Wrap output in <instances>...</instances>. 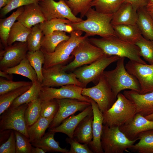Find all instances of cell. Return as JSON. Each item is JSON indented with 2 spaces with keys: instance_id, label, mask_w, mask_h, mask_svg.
<instances>
[{
  "instance_id": "cell-33",
  "label": "cell",
  "mask_w": 153,
  "mask_h": 153,
  "mask_svg": "<svg viewBox=\"0 0 153 153\" xmlns=\"http://www.w3.org/2000/svg\"><path fill=\"white\" fill-rule=\"evenodd\" d=\"M42 87L41 83L38 80L32 82L29 89L16 98L10 107H16L24 104H28L39 97Z\"/></svg>"
},
{
  "instance_id": "cell-46",
  "label": "cell",
  "mask_w": 153,
  "mask_h": 153,
  "mask_svg": "<svg viewBox=\"0 0 153 153\" xmlns=\"http://www.w3.org/2000/svg\"><path fill=\"white\" fill-rule=\"evenodd\" d=\"M67 143L70 145L71 147L68 153H93L88 145L82 144L74 138H66Z\"/></svg>"
},
{
  "instance_id": "cell-41",
  "label": "cell",
  "mask_w": 153,
  "mask_h": 153,
  "mask_svg": "<svg viewBox=\"0 0 153 153\" xmlns=\"http://www.w3.org/2000/svg\"><path fill=\"white\" fill-rule=\"evenodd\" d=\"M73 14L76 16L78 14L82 18L91 7L94 0H65Z\"/></svg>"
},
{
  "instance_id": "cell-21",
  "label": "cell",
  "mask_w": 153,
  "mask_h": 153,
  "mask_svg": "<svg viewBox=\"0 0 153 153\" xmlns=\"http://www.w3.org/2000/svg\"><path fill=\"white\" fill-rule=\"evenodd\" d=\"M16 20L25 27L31 28L46 20L39 3H35L24 6L23 11L17 17Z\"/></svg>"
},
{
  "instance_id": "cell-48",
  "label": "cell",
  "mask_w": 153,
  "mask_h": 153,
  "mask_svg": "<svg viewBox=\"0 0 153 153\" xmlns=\"http://www.w3.org/2000/svg\"><path fill=\"white\" fill-rule=\"evenodd\" d=\"M125 2L131 4L137 10L139 9L146 7L147 5L148 0H124Z\"/></svg>"
},
{
  "instance_id": "cell-1",
  "label": "cell",
  "mask_w": 153,
  "mask_h": 153,
  "mask_svg": "<svg viewBox=\"0 0 153 153\" xmlns=\"http://www.w3.org/2000/svg\"><path fill=\"white\" fill-rule=\"evenodd\" d=\"M113 15L99 12L91 7L85 14L86 20L69 24L73 27L74 30H80L85 32V35L88 37L95 35L101 37H116L111 23Z\"/></svg>"
},
{
  "instance_id": "cell-2",
  "label": "cell",
  "mask_w": 153,
  "mask_h": 153,
  "mask_svg": "<svg viewBox=\"0 0 153 153\" xmlns=\"http://www.w3.org/2000/svg\"><path fill=\"white\" fill-rule=\"evenodd\" d=\"M93 44L100 48L105 54L126 58L129 60L146 64L140 55L139 48L136 45L124 41L116 36L89 39Z\"/></svg>"
},
{
  "instance_id": "cell-13",
  "label": "cell",
  "mask_w": 153,
  "mask_h": 153,
  "mask_svg": "<svg viewBox=\"0 0 153 153\" xmlns=\"http://www.w3.org/2000/svg\"><path fill=\"white\" fill-rule=\"evenodd\" d=\"M83 88L74 84L63 86L58 88L42 87L39 97L41 101L70 98L90 102V98L82 95Z\"/></svg>"
},
{
  "instance_id": "cell-6",
  "label": "cell",
  "mask_w": 153,
  "mask_h": 153,
  "mask_svg": "<svg viewBox=\"0 0 153 153\" xmlns=\"http://www.w3.org/2000/svg\"><path fill=\"white\" fill-rule=\"evenodd\" d=\"M138 140H131L120 130L119 127L103 125L101 144L104 153H123Z\"/></svg>"
},
{
  "instance_id": "cell-54",
  "label": "cell",
  "mask_w": 153,
  "mask_h": 153,
  "mask_svg": "<svg viewBox=\"0 0 153 153\" xmlns=\"http://www.w3.org/2000/svg\"><path fill=\"white\" fill-rule=\"evenodd\" d=\"M145 117L149 120H153V113Z\"/></svg>"
},
{
  "instance_id": "cell-37",
  "label": "cell",
  "mask_w": 153,
  "mask_h": 153,
  "mask_svg": "<svg viewBox=\"0 0 153 153\" xmlns=\"http://www.w3.org/2000/svg\"><path fill=\"white\" fill-rule=\"evenodd\" d=\"M41 102L39 97L28 103L25 112L27 128L33 124L40 116Z\"/></svg>"
},
{
  "instance_id": "cell-17",
  "label": "cell",
  "mask_w": 153,
  "mask_h": 153,
  "mask_svg": "<svg viewBox=\"0 0 153 153\" xmlns=\"http://www.w3.org/2000/svg\"><path fill=\"white\" fill-rule=\"evenodd\" d=\"M119 128L130 140H139L138 137L140 133L153 130V120H149L141 114L136 113L130 122Z\"/></svg>"
},
{
  "instance_id": "cell-9",
  "label": "cell",
  "mask_w": 153,
  "mask_h": 153,
  "mask_svg": "<svg viewBox=\"0 0 153 153\" xmlns=\"http://www.w3.org/2000/svg\"><path fill=\"white\" fill-rule=\"evenodd\" d=\"M82 94L95 101L103 113L112 106L116 98L103 75L95 86L89 88H83Z\"/></svg>"
},
{
  "instance_id": "cell-51",
  "label": "cell",
  "mask_w": 153,
  "mask_h": 153,
  "mask_svg": "<svg viewBox=\"0 0 153 153\" xmlns=\"http://www.w3.org/2000/svg\"><path fill=\"white\" fill-rule=\"evenodd\" d=\"M11 0H0V8L4 7L11 1Z\"/></svg>"
},
{
  "instance_id": "cell-4",
  "label": "cell",
  "mask_w": 153,
  "mask_h": 153,
  "mask_svg": "<svg viewBox=\"0 0 153 153\" xmlns=\"http://www.w3.org/2000/svg\"><path fill=\"white\" fill-rule=\"evenodd\" d=\"M112 106L103 113V125L120 127L130 122L136 114L135 104L123 94L119 93Z\"/></svg>"
},
{
  "instance_id": "cell-47",
  "label": "cell",
  "mask_w": 153,
  "mask_h": 153,
  "mask_svg": "<svg viewBox=\"0 0 153 153\" xmlns=\"http://www.w3.org/2000/svg\"><path fill=\"white\" fill-rule=\"evenodd\" d=\"M16 139L14 131H12L7 140L0 146V153H16Z\"/></svg>"
},
{
  "instance_id": "cell-16",
  "label": "cell",
  "mask_w": 153,
  "mask_h": 153,
  "mask_svg": "<svg viewBox=\"0 0 153 153\" xmlns=\"http://www.w3.org/2000/svg\"><path fill=\"white\" fill-rule=\"evenodd\" d=\"M57 100L59 109L49 126V129L58 126L70 116L78 111H82L91 105L90 102L76 99L65 98Z\"/></svg>"
},
{
  "instance_id": "cell-15",
  "label": "cell",
  "mask_w": 153,
  "mask_h": 153,
  "mask_svg": "<svg viewBox=\"0 0 153 153\" xmlns=\"http://www.w3.org/2000/svg\"><path fill=\"white\" fill-rule=\"evenodd\" d=\"M28 51L27 42H16L0 51V70L14 67L25 58Z\"/></svg>"
},
{
  "instance_id": "cell-53",
  "label": "cell",
  "mask_w": 153,
  "mask_h": 153,
  "mask_svg": "<svg viewBox=\"0 0 153 153\" xmlns=\"http://www.w3.org/2000/svg\"><path fill=\"white\" fill-rule=\"evenodd\" d=\"M153 7V0H148L147 5L146 7L148 8Z\"/></svg>"
},
{
  "instance_id": "cell-23",
  "label": "cell",
  "mask_w": 153,
  "mask_h": 153,
  "mask_svg": "<svg viewBox=\"0 0 153 153\" xmlns=\"http://www.w3.org/2000/svg\"><path fill=\"white\" fill-rule=\"evenodd\" d=\"M93 115H88L84 117L75 129L73 138L81 143L88 145L93 139Z\"/></svg>"
},
{
  "instance_id": "cell-52",
  "label": "cell",
  "mask_w": 153,
  "mask_h": 153,
  "mask_svg": "<svg viewBox=\"0 0 153 153\" xmlns=\"http://www.w3.org/2000/svg\"><path fill=\"white\" fill-rule=\"evenodd\" d=\"M146 8L153 19V7L148 8L146 7Z\"/></svg>"
},
{
  "instance_id": "cell-29",
  "label": "cell",
  "mask_w": 153,
  "mask_h": 153,
  "mask_svg": "<svg viewBox=\"0 0 153 153\" xmlns=\"http://www.w3.org/2000/svg\"><path fill=\"white\" fill-rule=\"evenodd\" d=\"M54 133L48 131L40 139L31 143L32 146L42 148L46 152L68 153L69 150L61 148L54 139Z\"/></svg>"
},
{
  "instance_id": "cell-38",
  "label": "cell",
  "mask_w": 153,
  "mask_h": 153,
  "mask_svg": "<svg viewBox=\"0 0 153 153\" xmlns=\"http://www.w3.org/2000/svg\"><path fill=\"white\" fill-rule=\"evenodd\" d=\"M31 85L20 88L0 95V115L10 107L16 98L29 89Z\"/></svg>"
},
{
  "instance_id": "cell-7",
  "label": "cell",
  "mask_w": 153,
  "mask_h": 153,
  "mask_svg": "<svg viewBox=\"0 0 153 153\" xmlns=\"http://www.w3.org/2000/svg\"><path fill=\"white\" fill-rule=\"evenodd\" d=\"M104 54L101 49L92 44L87 37L74 48L71 54L74 57V60L63 65L62 69L66 72L73 71L83 65L92 63Z\"/></svg>"
},
{
  "instance_id": "cell-50",
  "label": "cell",
  "mask_w": 153,
  "mask_h": 153,
  "mask_svg": "<svg viewBox=\"0 0 153 153\" xmlns=\"http://www.w3.org/2000/svg\"><path fill=\"white\" fill-rule=\"evenodd\" d=\"M45 152L41 148L38 147L32 146L31 153H45Z\"/></svg>"
},
{
  "instance_id": "cell-32",
  "label": "cell",
  "mask_w": 153,
  "mask_h": 153,
  "mask_svg": "<svg viewBox=\"0 0 153 153\" xmlns=\"http://www.w3.org/2000/svg\"><path fill=\"white\" fill-rule=\"evenodd\" d=\"M24 6L19 7L9 16L0 20V38L3 44L7 46V41L10 30L18 16L24 10Z\"/></svg>"
},
{
  "instance_id": "cell-34",
  "label": "cell",
  "mask_w": 153,
  "mask_h": 153,
  "mask_svg": "<svg viewBox=\"0 0 153 153\" xmlns=\"http://www.w3.org/2000/svg\"><path fill=\"white\" fill-rule=\"evenodd\" d=\"M31 28L25 27L18 21L15 22L9 33L7 46L11 45L16 42H27Z\"/></svg>"
},
{
  "instance_id": "cell-39",
  "label": "cell",
  "mask_w": 153,
  "mask_h": 153,
  "mask_svg": "<svg viewBox=\"0 0 153 153\" xmlns=\"http://www.w3.org/2000/svg\"><path fill=\"white\" fill-rule=\"evenodd\" d=\"M44 35L39 24L33 26L27 39L28 51L33 52L40 50Z\"/></svg>"
},
{
  "instance_id": "cell-18",
  "label": "cell",
  "mask_w": 153,
  "mask_h": 153,
  "mask_svg": "<svg viewBox=\"0 0 153 153\" xmlns=\"http://www.w3.org/2000/svg\"><path fill=\"white\" fill-rule=\"evenodd\" d=\"M90 99L93 115L92 124L93 137L92 141L88 146L94 153H104L101 144V137L103 125V114L96 103Z\"/></svg>"
},
{
  "instance_id": "cell-20",
  "label": "cell",
  "mask_w": 153,
  "mask_h": 153,
  "mask_svg": "<svg viewBox=\"0 0 153 153\" xmlns=\"http://www.w3.org/2000/svg\"><path fill=\"white\" fill-rule=\"evenodd\" d=\"M89 115H93L91 105L77 115L73 114L68 117L59 125L49 129L48 131L54 133H63L66 135L68 137L73 138L74 131L79 123L84 117Z\"/></svg>"
},
{
  "instance_id": "cell-24",
  "label": "cell",
  "mask_w": 153,
  "mask_h": 153,
  "mask_svg": "<svg viewBox=\"0 0 153 153\" xmlns=\"http://www.w3.org/2000/svg\"><path fill=\"white\" fill-rule=\"evenodd\" d=\"M136 25L141 35L146 39L153 41V19L146 7L137 10Z\"/></svg>"
},
{
  "instance_id": "cell-45",
  "label": "cell",
  "mask_w": 153,
  "mask_h": 153,
  "mask_svg": "<svg viewBox=\"0 0 153 153\" xmlns=\"http://www.w3.org/2000/svg\"><path fill=\"white\" fill-rule=\"evenodd\" d=\"M42 0H11L6 6L1 9L0 16L3 17L12 10L21 7L35 3Z\"/></svg>"
},
{
  "instance_id": "cell-8",
  "label": "cell",
  "mask_w": 153,
  "mask_h": 153,
  "mask_svg": "<svg viewBox=\"0 0 153 153\" xmlns=\"http://www.w3.org/2000/svg\"><path fill=\"white\" fill-rule=\"evenodd\" d=\"M120 57L105 54L101 57L90 64L78 68L73 72L76 78L86 88L90 82L95 85L98 82L105 69L112 63L117 61Z\"/></svg>"
},
{
  "instance_id": "cell-49",
  "label": "cell",
  "mask_w": 153,
  "mask_h": 153,
  "mask_svg": "<svg viewBox=\"0 0 153 153\" xmlns=\"http://www.w3.org/2000/svg\"><path fill=\"white\" fill-rule=\"evenodd\" d=\"M0 76L7 78L8 80H13L12 74L7 73L3 71L0 70Z\"/></svg>"
},
{
  "instance_id": "cell-19",
  "label": "cell",
  "mask_w": 153,
  "mask_h": 153,
  "mask_svg": "<svg viewBox=\"0 0 153 153\" xmlns=\"http://www.w3.org/2000/svg\"><path fill=\"white\" fill-rule=\"evenodd\" d=\"M123 94L135 104L136 113L144 117L153 113V91L142 94L130 90H125Z\"/></svg>"
},
{
  "instance_id": "cell-3",
  "label": "cell",
  "mask_w": 153,
  "mask_h": 153,
  "mask_svg": "<svg viewBox=\"0 0 153 153\" xmlns=\"http://www.w3.org/2000/svg\"><path fill=\"white\" fill-rule=\"evenodd\" d=\"M124 59L125 58L120 57L117 61L114 69L104 71L103 74L116 98L121 91L126 89L134 90L139 93L141 92L138 81L125 68Z\"/></svg>"
},
{
  "instance_id": "cell-10",
  "label": "cell",
  "mask_w": 153,
  "mask_h": 153,
  "mask_svg": "<svg viewBox=\"0 0 153 153\" xmlns=\"http://www.w3.org/2000/svg\"><path fill=\"white\" fill-rule=\"evenodd\" d=\"M28 106L25 103L16 107H9L0 116V132L7 130L18 131L29 138L25 118Z\"/></svg>"
},
{
  "instance_id": "cell-42",
  "label": "cell",
  "mask_w": 153,
  "mask_h": 153,
  "mask_svg": "<svg viewBox=\"0 0 153 153\" xmlns=\"http://www.w3.org/2000/svg\"><path fill=\"white\" fill-rule=\"evenodd\" d=\"M40 116L45 118L54 116L59 108L56 99L42 101Z\"/></svg>"
},
{
  "instance_id": "cell-35",
  "label": "cell",
  "mask_w": 153,
  "mask_h": 153,
  "mask_svg": "<svg viewBox=\"0 0 153 153\" xmlns=\"http://www.w3.org/2000/svg\"><path fill=\"white\" fill-rule=\"evenodd\" d=\"M124 2V0H94L91 7H95V10L99 12L113 14Z\"/></svg>"
},
{
  "instance_id": "cell-22",
  "label": "cell",
  "mask_w": 153,
  "mask_h": 153,
  "mask_svg": "<svg viewBox=\"0 0 153 153\" xmlns=\"http://www.w3.org/2000/svg\"><path fill=\"white\" fill-rule=\"evenodd\" d=\"M137 19V10L131 4L125 2L113 14L111 23L112 26L135 25Z\"/></svg>"
},
{
  "instance_id": "cell-26",
  "label": "cell",
  "mask_w": 153,
  "mask_h": 153,
  "mask_svg": "<svg viewBox=\"0 0 153 153\" xmlns=\"http://www.w3.org/2000/svg\"><path fill=\"white\" fill-rule=\"evenodd\" d=\"M112 26L116 37L126 42L135 44L142 36L136 24Z\"/></svg>"
},
{
  "instance_id": "cell-14",
  "label": "cell",
  "mask_w": 153,
  "mask_h": 153,
  "mask_svg": "<svg viewBox=\"0 0 153 153\" xmlns=\"http://www.w3.org/2000/svg\"><path fill=\"white\" fill-rule=\"evenodd\" d=\"M125 68L138 81L141 88V94L153 91V64L140 63L129 60Z\"/></svg>"
},
{
  "instance_id": "cell-30",
  "label": "cell",
  "mask_w": 153,
  "mask_h": 153,
  "mask_svg": "<svg viewBox=\"0 0 153 153\" xmlns=\"http://www.w3.org/2000/svg\"><path fill=\"white\" fill-rule=\"evenodd\" d=\"M139 140L128 150L137 153H153V130L143 132L139 135Z\"/></svg>"
},
{
  "instance_id": "cell-27",
  "label": "cell",
  "mask_w": 153,
  "mask_h": 153,
  "mask_svg": "<svg viewBox=\"0 0 153 153\" xmlns=\"http://www.w3.org/2000/svg\"><path fill=\"white\" fill-rule=\"evenodd\" d=\"M70 35L63 31H56L48 35H44L41 43V50L47 53L53 52L61 42L67 41Z\"/></svg>"
},
{
  "instance_id": "cell-28",
  "label": "cell",
  "mask_w": 153,
  "mask_h": 153,
  "mask_svg": "<svg viewBox=\"0 0 153 153\" xmlns=\"http://www.w3.org/2000/svg\"><path fill=\"white\" fill-rule=\"evenodd\" d=\"M54 117L46 118L40 116L35 123L27 128L29 139L31 143L40 139L44 136Z\"/></svg>"
},
{
  "instance_id": "cell-31",
  "label": "cell",
  "mask_w": 153,
  "mask_h": 153,
  "mask_svg": "<svg viewBox=\"0 0 153 153\" xmlns=\"http://www.w3.org/2000/svg\"><path fill=\"white\" fill-rule=\"evenodd\" d=\"M10 74H17L27 77L32 82L38 80L36 71L30 64L26 57L18 65L4 71Z\"/></svg>"
},
{
  "instance_id": "cell-12",
  "label": "cell",
  "mask_w": 153,
  "mask_h": 153,
  "mask_svg": "<svg viewBox=\"0 0 153 153\" xmlns=\"http://www.w3.org/2000/svg\"><path fill=\"white\" fill-rule=\"evenodd\" d=\"M39 4L46 20L55 18L66 19L72 23L79 22L83 20L72 13L65 0H42Z\"/></svg>"
},
{
  "instance_id": "cell-43",
  "label": "cell",
  "mask_w": 153,
  "mask_h": 153,
  "mask_svg": "<svg viewBox=\"0 0 153 153\" xmlns=\"http://www.w3.org/2000/svg\"><path fill=\"white\" fill-rule=\"evenodd\" d=\"M14 131L16 139V153H31L32 146L29 138L18 131Z\"/></svg>"
},
{
  "instance_id": "cell-11",
  "label": "cell",
  "mask_w": 153,
  "mask_h": 153,
  "mask_svg": "<svg viewBox=\"0 0 153 153\" xmlns=\"http://www.w3.org/2000/svg\"><path fill=\"white\" fill-rule=\"evenodd\" d=\"M63 65H58L47 68H42V87H58L74 84L83 88L82 84L73 73H67L62 69Z\"/></svg>"
},
{
  "instance_id": "cell-36",
  "label": "cell",
  "mask_w": 153,
  "mask_h": 153,
  "mask_svg": "<svg viewBox=\"0 0 153 153\" xmlns=\"http://www.w3.org/2000/svg\"><path fill=\"white\" fill-rule=\"evenodd\" d=\"M26 57L36 71L38 80L41 83L43 78L42 74V65L45 60L43 52L41 50L33 52L28 51Z\"/></svg>"
},
{
  "instance_id": "cell-40",
  "label": "cell",
  "mask_w": 153,
  "mask_h": 153,
  "mask_svg": "<svg viewBox=\"0 0 153 153\" xmlns=\"http://www.w3.org/2000/svg\"><path fill=\"white\" fill-rule=\"evenodd\" d=\"M135 44L139 48L141 57L149 64H153V41L147 39L142 35Z\"/></svg>"
},
{
  "instance_id": "cell-5",
  "label": "cell",
  "mask_w": 153,
  "mask_h": 153,
  "mask_svg": "<svg viewBox=\"0 0 153 153\" xmlns=\"http://www.w3.org/2000/svg\"><path fill=\"white\" fill-rule=\"evenodd\" d=\"M83 31L74 30L70 33L69 39L60 43L52 53L43 52L44 62L43 68H47L58 65H65L72 57L71 54L74 48L79 44L88 37L82 36Z\"/></svg>"
},
{
  "instance_id": "cell-25",
  "label": "cell",
  "mask_w": 153,
  "mask_h": 153,
  "mask_svg": "<svg viewBox=\"0 0 153 153\" xmlns=\"http://www.w3.org/2000/svg\"><path fill=\"white\" fill-rule=\"evenodd\" d=\"M72 23L66 19L55 18L39 24V25L44 35L56 31H63L70 34L74 30L69 24Z\"/></svg>"
},
{
  "instance_id": "cell-44",
  "label": "cell",
  "mask_w": 153,
  "mask_h": 153,
  "mask_svg": "<svg viewBox=\"0 0 153 153\" xmlns=\"http://www.w3.org/2000/svg\"><path fill=\"white\" fill-rule=\"evenodd\" d=\"M31 81H14L0 78V95L20 88L32 84Z\"/></svg>"
}]
</instances>
